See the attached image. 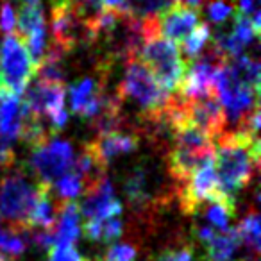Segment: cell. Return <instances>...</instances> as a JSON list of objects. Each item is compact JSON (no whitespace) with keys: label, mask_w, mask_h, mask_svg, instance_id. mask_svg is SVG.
<instances>
[{"label":"cell","mask_w":261,"mask_h":261,"mask_svg":"<svg viewBox=\"0 0 261 261\" xmlns=\"http://www.w3.org/2000/svg\"><path fill=\"white\" fill-rule=\"evenodd\" d=\"M259 63L249 56L224 59L215 77V93L225 113V122L242 127L259 108Z\"/></svg>","instance_id":"cell-1"},{"label":"cell","mask_w":261,"mask_h":261,"mask_svg":"<svg viewBox=\"0 0 261 261\" xmlns=\"http://www.w3.org/2000/svg\"><path fill=\"white\" fill-rule=\"evenodd\" d=\"M259 150V136L243 129L222 133L215 140L213 167L222 195L234 199L236 193L249 185L257 172Z\"/></svg>","instance_id":"cell-2"},{"label":"cell","mask_w":261,"mask_h":261,"mask_svg":"<svg viewBox=\"0 0 261 261\" xmlns=\"http://www.w3.org/2000/svg\"><path fill=\"white\" fill-rule=\"evenodd\" d=\"M142 20V40L138 45V61L150 70L154 79L170 93L179 88L185 75V61L177 43L163 38L156 29L154 16Z\"/></svg>","instance_id":"cell-3"},{"label":"cell","mask_w":261,"mask_h":261,"mask_svg":"<svg viewBox=\"0 0 261 261\" xmlns=\"http://www.w3.org/2000/svg\"><path fill=\"white\" fill-rule=\"evenodd\" d=\"M118 100L135 102L147 122L161 123L163 113L172 97L136 58L127 63L122 83L118 86Z\"/></svg>","instance_id":"cell-4"},{"label":"cell","mask_w":261,"mask_h":261,"mask_svg":"<svg viewBox=\"0 0 261 261\" xmlns=\"http://www.w3.org/2000/svg\"><path fill=\"white\" fill-rule=\"evenodd\" d=\"M174 133V147L168 152V172L172 179L182 182L202 165L213 161L215 140L192 125H177Z\"/></svg>","instance_id":"cell-5"},{"label":"cell","mask_w":261,"mask_h":261,"mask_svg":"<svg viewBox=\"0 0 261 261\" xmlns=\"http://www.w3.org/2000/svg\"><path fill=\"white\" fill-rule=\"evenodd\" d=\"M40 193V181L31 182L22 172H13L0 179V220L8 227L27 232L29 215Z\"/></svg>","instance_id":"cell-6"},{"label":"cell","mask_w":261,"mask_h":261,"mask_svg":"<svg viewBox=\"0 0 261 261\" xmlns=\"http://www.w3.org/2000/svg\"><path fill=\"white\" fill-rule=\"evenodd\" d=\"M36 77V65L16 33L6 34L0 45V91L22 97L31 79Z\"/></svg>","instance_id":"cell-7"},{"label":"cell","mask_w":261,"mask_h":261,"mask_svg":"<svg viewBox=\"0 0 261 261\" xmlns=\"http://www.w3.org/2000/svg\"><path fill=\"white\" fill-rule=\"evenodd\" d=\"M52 34L54 48L63 54L73 50L77 45L95 40L90 27L83 20L73 0H54L52 2Z\"/></svg>","instance_id":"cell-8"},{"label":"cell","mask_w":261,"mask_h":261,"mask_svg":"<svg viewBox=\"0 0 261 261\" xmlns=\"http://www.w3.org/2000/svg\"><path fill=\"white\" fill-rule=\"evenodd\" d=\"M224 63L218 52L211 48L206 56H197L190 61V66L185 68V75L179 84V98L181 100H195V98L210 97L215 93V77Z\"/></svg>","instance_id":"cell-9"},{"label":"cell","mask_w":261,"mask_h":261,"mask_svg":"<svg viewBox=\"0 0 261 261\" xmlns=\"http://www.w3.org/2000/svg\"><path fill=\"white\" fill-rule=\"evenodd\" d=\"M73 161H75L73 149L68 142H61V140L48 142L47 140L45 143L33 149L31 167L38 181L54 185L59 177L72 170Z\"/></svg>","instance_id":"cell-10"},{"label":"cell","mask_w":261,"mask_h":261,"mask_svg":"<svg viewBox=\"0 0 261 261\" xmlns=\"http://www.w3.org/2000/svg\"><path fill=\"white\" fill-rule=\"evenodd\" d=\"M220 195L217 172H215L213 161L197 168L179 188V204L182 213L195 215L204 202H210L215 197Z\"/></svg>","instance_id":"cell-11"},{"label":"cell","mask_w":261,"mask_h":261,"mask_svg":"<svg viewBox=\"0 0 261 261\" xmlns=\"http://www.w3.org/2000/svg\"><path fill=\"white\" fill-rule=\"evenodd\" d=\"M154 23L163 38L170 40L172 43H181L200 23V11L195 6L175 0L154 15Z\"/></svg>","instance_id":"cell-12"},{"label":"cell","mask_w":261,"mask_h":261,"mask_svg":"<svg viewBox=\"0 0 261 261\" xmlns=\"http://www.w3.org/2000/svg\"><path fill=\"white\" fill-rule=\"evenodd\" d=\"M25 97L22 98L23 106L31 115L45 120L58 109L65 108V84L52 81L36 79L31 86L25 88Z\"/></svg>","instance_id":"cell-13"},{"label":"cell","mask_w":261,"mask_h":261,"mask_svg":"<svg viewBox=\"0 0 261 261\" xmlns=\"http://www.w3.org/2000/svg\"><path fill=\"white\" fill-rule=\"evenodd\" d=\"M79 211L86 220H108L122 213V204L113 193V186L108 177L88 190Z\"/></svg>","instance_id":"cell-14"},{"label":"cell","mask_w":261,"mask_h":261,"mask_svg":"<svg viewBox=\"0 0 261 261\" xmlns=\"http://www.w3.org/2000/svg\"><path fill=\"white\" fill-rule=\"evenodd\" d=\"M106 102H108V98L102 93V84L97 83L95 79L86 77V79L79 81V83L70 88V106H72V111L84 120H90L91 122L102 111Z\"/></svg>","instance_id":"cell-15"},{"label":"cell","mask_w":261,"mask_h":261,"mask_svg":"<svg viewBox=\"0 0 261 261\" xmlns=\"http://www.w3.org/2000/svg\"><path fill=\"white\" fill-rule=\"evenodd\" d=\"M138 145H140V136L125 135V133H120V130L102 133V135H98L97 140L90 142V147L93 149V152L97 154V158L106 167H108L113 158L133 152V150L138 149Z\"/></svg>","instance_id":"cell-16"},{"label":"cell","mask_w":261,"mask_h":261,"mask_svg":"<svg viewBox=\"0 0 261 261\" xmlns=\"http://www.w3.org/2000/svg\"><path fill=\"white\" fill-rule=\"evenodd\" d=\"M79 204L75 200H61L52 227V245H75L79 238Z\"/></svg>","instance_id":"cell-17"},{"label":"cell","mask_w":261,"mask_h":261,"mask_svg":"<svg viewBox=\"0 0 261 261\" xmlns=\"http://www.w3.org/2000/svg\"><path fill=\"white\" fill-rule=\"evenodd\" d=\"M123 192L129 200L130 206H135L136 210L149 206L154 199V174L149 167L140 165L135 170L130 172V175L125 179L123 185Z\"/></svg>","instance_id":"cell-18"},{"label":"cell","mask_w":261,"mask_h":261,"mask_svg":"<svg viewBox=\"0 0 261 261\" xmlns=\"http://www.w3.org/2000/svg\"><path fill=\"white\" fill-rule=\"evenodd\" d=\"M206 245V261H231L236 249L240 247V238L236 229L218 231Z\"/></svg>","instance_id":"cell-19"},{"label":"cell","mask_w":261,"mask_h":261,"mask_svg":"<svg viewBox=\"0 0 261 261\" xmlns=\"http://www.w3.org/2000/svg\"><path fill=\"white\" fill-rule=\"evenodd\" d=\"M45 31V15L40 4H22L18 13V20H16V31L20 38L27 40V38L34 36L38 33Z\"/></svg>","instance_id":"cell-20"},{"label":"cell","mask_w":261,"mask_h":261,"mask_svg":"<svg viewBox=\"0 0 261 261\" xmlns=\"http://www.w3.org/2000/svg\"><path fill=\"white\" fill-rule=\"evenodd\" d=\"M210 206L206 210V220L210 225L217 231H225L229 229V222L234 218L236 213V202L234 199H229L225 195H218L213 200H210Z\"/></svg>","instance_id":"cell-21"},{"label":"cell","mask_w":261,"mask_h":261,"mask_svg":"<svg viewBox=\"0 0 261 261\" xmlns=\"http://www.w3.org/2000/svg\"><path fill=\"white\" fill-rule=\"evenodd\" d=\"M236 234L240 238V243L247 247L252 252L254 257H257L261 249V224H259V215L257 211H250L242 224L236 227Z\"/></svg>","instance_id":"cell-22"},{"label":"cell","mask_w":261,"mask_h":261,"mask_svg":"<svg viewBox=\"0 0 261 261\" xmlns=\"http://www.w3.org/2000/svg\"><path fill=\"white\" fill-rule=\"evenodd\" d=\"M211 40V31L207 23H199L185 40L181 41L182 52L188 59H193L204 50V47L207 45V41Z\"/></svg>","instance_id":"cell-23"},{"label":"cell","mask_w":261,"mask_h":261,"mask_svg":"<svg viewBox=\"0 0 261 261\" xmlns=\"http://www.w3.org/2000/svg\"><path fill=\"white\" fill-rule=\"evenodd\" d=\"M23 250H25V240L20 234V231L0 225V252L22 256Z\"/></svg>","instance_id":"cell-24"},{"label":"cell","mask_w":261,"mask_h":261,"mask_svg":"<svg viewBox=\"0 0 261 261\" xmlns=\"http://www.w3.org/2000/svg\"><path fill=\"white\" fill-rule=\"evenodd\" d=\"M58 193L61 200H75L77 197L84 193V185L79 175L73 170H70L58 179Z\"/></svg>","instance_id":"cell-25"},{"label":"cell","mask_w":261,"mask_h":261,"mask_svg":"<svg viewBox=\"0 0 261 261\" xmlns=\"http://www.w3.org/2000/svg\"><path fill=\"white\" fill-rule=\"evenodd\" d=\"M43 261H86L73 245H50Z\"/></svg>","instance_id":"cell-26"},{"label":"cell","mask_w":261,"mask_h":261,"mask_svg":"<svg viewBox=\"0 0 261 261\" xmlns=\"http://www.w3.org/2000/svg\"><path fill=\"white\" fill-rule=\"evenodd\" d=\"M234 13V4L231 0H210L207 2V15L215 23H224Z\"/></svg>","instance_id":"cell-27"},{"label":"cell","mask_w":261,"mask_h":261,"mask_svg":"<svg viewBox=\"0 0 261 261\" xmlns=\"http://www.w3.org/2000/svg\"><path fill=\"white\" fill-rule=\"evenodd\" d=\"M122 234V220L118 217L108 218V220H98V240L97 242L111 243Z\"/></svg>","instance_id":"cell-28"},{"label":"cell","mask_w":261,"mask_h":261,"mask_svg":"<svg viewBox=\"0 0 261 261\" xmlns=\"http://www.w3.org/2000/svg\"><path fill=\"white\" fill-rule=\"evenodd\" d=\"M136 257V249L133 245H113L109 247V250L106 252V256L95 257L93 261H133Z\"/></svg>","instance_id":"cell-29"},{"label":"cell","mask_w":261,"mask_h":261,"mask_svg":"<svg viewBox=\"0 0 261 261\" xmlns=\"http://www.w3.org/2000/svg\"><path fill=\"white\" fill-rule=\"evenodd\" d=\"M16 31V16L15 11H13L11 4L8 0L2 2L0 6V33L4 34H13Z\"/></svg>","instance_id":"cell-30"},{"label":"cell","mask_w":261,"mask_h":261,"mask_svg":"<svg viewBox=\"0 0 261 261\" xmlns=\"http://www.w3.org/2000/svg\"><path fill=\"white\" fill-rule=\"evenodd\" d=\"M154 261H197V259L192 247L185 245V247H179V249L165 250Z\"/></svg>","instance_id":"cell-31"},{"label":"cell","mask_w":261,"mask_h":261,"mask_svg":"<svg viewBox=\"0 0 261 261\" xmlns=\"http://www.w3.org/2000/svg\"><path fill=\"white\" fill-rule=\"evenodd\" d=\"M104 9L118 15H127V8H129V0H102Z\"/></svg>","instance_id":"cell-32"},{"label":"cell","mask_w":261,"mask_h":261,"mask_svg":"<svg viewBox=\"0 0 261 261\" xmlns=\"http://www.w3.org/2000/svg\"><path fill=\"white\" fill-rule=\"evenodd\" d=\"M179 2H185V4H188V6H199L200 2H202V0H179Z\"/></svg>","instance_id":"cell-33"},{"label":"cell","mask_w":261,"mask_h":261,"mask_svg":"<svg viewBox=\"0 0 261 261\" xmlns=\"http://www.w3.org/2000/svg\"><path fill=\"white\" fill-rule=\"evenodd\" d=\"M23 4H40V0H23Z\"/></svg>","instance_id":"cell-34"},{"label":"cell","mask_w":261,"mask_h":261,"mask_svg":"<svg viewBox=\"0 0 261 261\" xmlns=\"http://www.w3.org/2000/svg\"><path fill=\"white\" fill-rule=\"evenodd\" d=\"M0 261H11V259H9V257L6 256V254H2V252H0Z\"/></svg>","instance_id":"cell-35"},{"label":"cell","mask_w":261,"mask_h":261,"mask_svg":"<svg viewBox=\"0 0 261 261\" xmlns=\"http://www.w3.org/2000/svg\"><path fill=\"white\" fill-rule=\"evenodd\" d=\"M240 261H257V257H247V259H240Z\"/></svg>","instance_id":"cell-36"}]
</instances>
